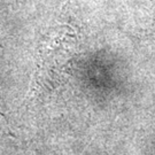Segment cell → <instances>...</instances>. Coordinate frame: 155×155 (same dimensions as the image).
<instances>
[{
    "mask_svg": "<svg viewBox=\"0 0 155 155\" xmlns=\"http://www.w3.org/2000/svg\"><path fill=\"white\" fill-rule=\"evenodd\" d=\"M154 39H155V36H154Z\"/></svg>",
    "mask_w": 155,
    "mask_h": 155,
    "instance_id": "6da1fadb",
    "label": "cell"
}]
</instances>
